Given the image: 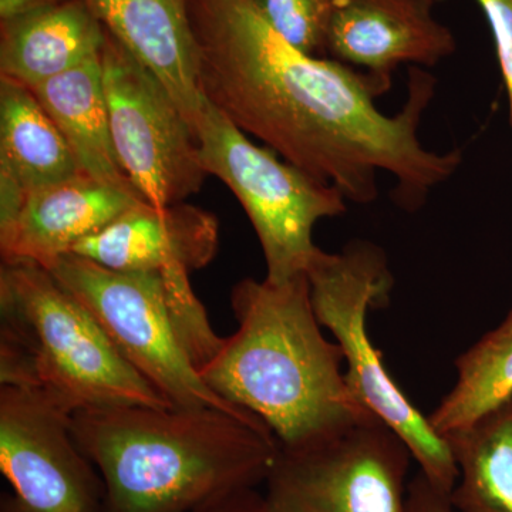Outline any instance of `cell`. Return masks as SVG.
I'll list each match as a JSON object with an SVG mask.
<instances>
[{
  "label": "cell",
  "mask_w": 512,
  "mask_h": 512,
  "mask_svg": "<svg viewBox=\"0 0 512 512\" xmlns=\"http://www.w3.org/2000/svg\"><path fill=\"white\" fill-rule=\"evenodd\" d=\"M457 382L430 414L441 437L464 429L512 400V311L458 356Z\"/></svg>",
  "instance_id": "d6986e66"
},
{
  "label": "cell",
  "mask_w": 512,
  "mask_h": 512,
  "mask_svg": "<svg viewBox=\"0 0 512 512\" xmlns=\"http://www.w3.org/2000/svg\"><path fill=\"white\" fill-rule=\"evenodd\" d=\"M72 431L103 478L104 512L198 510L265 483L281 450L255 414L214 407L79 412Z\"/></svg>",
  "instance_id": "7a4b0ae2"
},
{
  "label": "cell",
  "mask_w": 512,
  "mask_h": 512,
  "mask_svg": "<svg viewBox=\"0 0 512 512\" xmlns=\"http://www.w3.org/2000/svg\"><path fill=\"white\" fill-rule=\"evenodd\" d=\"M30 89L62 131L84 175L140 197L114 150L101 53Z\"/></svg>",
  "instance_id": "2e32d148"
},
{
  "label": "cell",
  "mask_w": 512,
  "mask_h": 512,
  "mask_svg": "<svg viewBox=\"0 0 512 512\" xmlns=\"http://www.w3.org/2000/svg\"><path fill=\"white\" fill-rule=\"evenodd\" d=\"M69 0H0V22L23 18Z\"/></svg>",
  "instance_id": "d4e9b609"
},
{
  "label": "cell",
  "mask_w": 512,
  "mask_h": 512,
  "mask_svg": "<svg viewBox=\"0 0 512 512\" xmlns=\"http://www.w3.org/2000/svg\"><path fill=\"white\" fill-rule=\"evenodd\" d=\"M192 512H265L264 495L255 488L239 491Z\"/></svg>",
  "instance_id": "cb8c5ba5"
},
{
  "label": "cell",
  "mask_w": 512,
  "mask_h": 512,
  "mask_svg": "<svg viewBox=\"0 0 512 512\" xmlns=\"http://www.w3.org/2000/svg\"><path fill=\"white\" fill-rule=\"evenodd\" d=\"M458 467L457 512H512V400L444 436Z\"/></svg>",
  "instance_id": "ac0fdd59"
},
{
  "label": "cell",
  "mask_w": 512,
  "mask_h": 512,
  "mask_svg": "<svg viewBox=\"0 0 512 512\" xmlns=\"http://www.w3.org/2000/svg\"><path fill=\"white\" fill-rule=\"evenodd\" d=\"M271 28L303 55L326 59V35L339 0H255Z\"/></svg>",
  "instance_id": "ffe728a7"
},
{
  "label": "cell",
  "mask_w": 512,
  "mask_h": 512,
  "mask_svg": "<svg viewBox=\"0 0 512 512\" xmlns=\"http://www.w3.org/2000/svg\"><path fill=\"white\" fill-rule=\"evenodd\" d=\"M0 470L15 491L0 512H104L103 478L77 446L72 416L43 394L0 386Z\"/></svg>",
  "instance_id": "30bf717a"
},
{
  "label": "cell",
  "mask_w": 512,
  "mask_h": 512,
  "mask_svg": "<svg viewBox=\"0 0 512 512\" xmlns=\"http://www.w3.org/2000/svg\"><path fill=\"white\" fill-rule=\"evenodd\" d=\"M493 33L498 63L510 104L512 127V0H476Z\"/></svg>",
  "instance_id": "44dd1931"
},
{
  "label": "cell",
  "mask_w": 512,
  "mask_h": 512,
  "mask_svg": "<svg viewBox=\"0 0 512 512\" xmlns=\"http://www.w3.org/2000/svg\"><path fill=\"white\" fill-rule=\"evenodd\" d=\"M220 245V224L212 212L188 204L138 202L72 254L117 271L192 272L214 261Z\"/></svg>",
  "instance_id": "7c38bea8"
},
{
  "label": "cell",
  "mask_w": 512,
  "mask_h": 512,
  "mask_svg": "<svg viewBox=\"0 0 512 512\" xmlns=\"http://www.w3.org/2000/svg\"><path fill=\"white\" fill-rule=\"evenodd\" d=\"M0 386L43 394L70 416L173 407L120 355L92 313L28 261L0 268Z\"/></svg>",
  "instance_id": "277c9868"
},
{
  "label": "cell",
  "mask_w": 512,
  "mask_h": 512,
  "mask_svg": "<svg viewBox=\"0 0 512 512\" xmlns=\"http://www.w3.org/2000/svg\"><path fill=\"white\" fill-rule=\"evenodd\" d=\"M306 275L316 318L345 356L350 392L402 437L430 483L451 494L458 467L446 439L394 382L367 333V312L386 306L393 286L383 249L367 241L350 242L338 254L319 248Z\"/></svg>",
  "instance_id": "5b68a950"
},
{
  "label": "cell",
  "mask_w": 512,
  "mask_h": 512,
  "mask_svg": "<svg viewBox=\"0 0 512 512\" xmlns=\"http://www.w3.org/2000/svg\"><path fill=\"white\" fill-rule=\"evenodd\" d=\"M434 0H339L326 35V59L365 73L379 96L402 64L433 67L456 53Z\"/></svg>",
  "instance_id": "8fae6325"
},
{
  "label": "cell",
  "mask_w": 512,
  "mask_h": 512,
  "mask_svg": "<svg viewBox=\"0 0 512 512\" xmlns=\"http://www.w3.org/2000/svg\"><path fill=\"white\" fill-rule=\"evenodd\" d=\"M104 40L86 0L0 22V76L35 87L100 55Z\"/></svg>",
  "instance_id": "9a60e30c"
},
{
  "label": "cell",
  "mask_w": 512,
  "mask_h": 512,
  "mask_svg": "<svg viewBox=\"0 0 512 512\" xmlns=\"http://www.w3.org/2000/svg\"><path fill=\"white\" fill-rule=\"evenodd\" d=\"M231 306L238 330L200 375L264 421L281 448L311 446L376 417L350 392L342 349L320 330L308 275L281 284L242 279Z\"/></svg>",
  "instance_id": "3957f363"
},
{
  "label": "cell",
  "mask_w": 512,
  "mask_h": 512,
  "mask_svg": "<svg viewBox=\"0 0 512 512\" xmlns=\"http://www.w3.org/2000/svg\"><path fill=\"white\" fill-rule=\"evenodd\" d=\"M205 99L249 136L346 200L372 204L377 173L396 180L394 204L419 211L463 163L460 150L421 144L419 127L436 90L420 67L409 74L402 111L386 116L365 73L303 55L282 39L255 0H188Z\"/></svg>",
  "instance_id": "6da1fadb"
},
{
  "label": "cell",
  "mask_w": 512,
  "mask_h": 512,
  "mask_svg": "<svg viewBox=\"0 0 512 512\" xmlns=\"http://www.w3.org/2000/svg\"><path fill=\"white\" fill-rule=\"evenodd\" d=\"M28 191L16 180L15 175L0 168V251L8 247L15 234Z\"/></svg>",
  "instance_id": "7402d4cb"
},
{
  "label": "cell",
  "mask_w": 512,
  "mask_h": 512,
  "mask_svg": "<svg viewBox=\"0 0 512 512\" xmlns=\"http://www.w3.org/2000/svg\"><path fill=\"white\" fill-rule=\"evenodd\" d=\"M0 168L26 191L84 175L62 131L25 84L0 76Z\"/></svg>",
  "instance_id": "e0dca14e"
},
{
  "label": "cell",
  "mask_w": 512,
  "mask_h": 512,
  "mask_svg": "<svg viewBox=\"0 0 512 512\" xmlns=\"http://www.w3.org/2000/svg\"><path fill=\"white\" fill-rule=\"evenodd\" d=\"M101 66L114 150L140 197L164 207L198 194L208 174L197 131L171 94L107 30Z\"/></svg>",
  "instance_id": "9c48e42d"
},
{
  "label": "cell",
  "mask_w": 512,
  "mask_h": 512,
  "mask_svg": "<svg viewBox=\"0 0 512 512\" xmlns=\"http://www.w3.org/2000/svg\"><path fill=\"white\" fill-rule=\"evenodd\" d=\"M409 512H457L450 494L431 484L423 473L409 483Z\"/></svg>",
  "instance_id": "603a6c76"
},
{
  "label": "cell",
  "mask_w": 512,
  "mask_h": 512,
  "mask_svg": "<svg viewBox=\"0 0 512 512\" xmlns=\"http://www.w3.org/2000/svg\"><path fill=\"white\" fill-rule=\"evenodd\" d=\"M114 39L147 67L195 128L205 97L188 0H86Z\"/></svg>",
  "instance_id": "4fadbf2b"
},
{
  "label": "cell",
  "mask_w": 512,
  "mask_h": 512,
  "mask_svg": "<svg viewBox=\"0 0 512 512\" xmlns=\"http://www.w3.org/2000/svg\"><path fill=\"white\" fill-rule=\"evenodd\" d=\"M47 271L92 313L114 348L171 406L254 414L222 399L202 380L158 272L117 271L76 254L62 256Z\"/></svg>",
  "instance_id": "52a82bcc"
},
{
  "label": "cell",
  "mask_w": 512,
  "mask_h": 512,
  "mask_svg": "<svg viewBox=\"0 0 512 512\" xmlns=\"http://www.w3.org/2000/svg\"><path fill=\"white\" fill-rule=\"evenodd\" d=\"M202 165L241 202L265 256L266 278L281 284L306 274L318 252L313 229L345 214L346 198L301 168L259 147L205 99L195 124Z\"/></svg>",
  "instance_id": "8992f818"
},
{
  "label": "cell",
  "mask_w": 512,
  "mask_h": 512,
  "mask_svg": "<svg viewBox=\"0 0 512 512\" xmlns=\"http://www.w3.org/2000/svg\"><path fill=\"white\" fill-rule=\"evenodd\" d=\"M143 201L87 175L29 192L15 234L0 251L2 262L28 261L49 269L83 239Z\"/></svg>",
  "instance_id": "5bb4252c"
},
{
  "label": "cell",
  "mask_w": 512,
  "mask_h": 512,
  "mask_svg": "<svg viewBox=\"0 0 512 512\" xmlns=\"http://www.w3.org/2000/svg\"><path fill=\"white\" fill-rule=\"evenodd\" d=\"M412 451L377 417L295 450H279L265 512H409Z\"/></svg>",
  "instance_id": "ba28073f"
}]
</instances>
